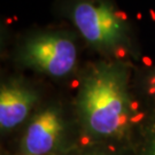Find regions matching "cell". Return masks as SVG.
Returning <instances> with one entry per match:
<instances>
[{
    "instance_id": "obj_4",
    "label": "cell",
    "mask_w": 155,
    "mask_h": 155,
    "mask_svg": "<svg viewBox=\"0 0 155 155\" xmlns=\"http://www.w3.org/2000/svg\"><path fill=\"white\" fill-rule=\"evenodd\" d=\"M63 122L60 113L47 108L29 123L21 141L20 155H48L60 144Z\"/></svg>"
},
{
    "instance_id": "obj_1",
    "label": "cell",
    "mask_w": 155,
    "mask_h": 155,
    "mask_svg": "<svg viewBox=\"0 0 155 155\" xmlns=\"http://www.w3.org/2000/svg\"><path fill=\"white\" fill-rule=\"evenodd\" d=\"M78 111L91 136L122 137L131 118L125 68L118 63H101L91 69L78 93Z\"/></svg>"
},
{
    "instance_id": "obj_7",
    "label": "cell",
    "mask_w": 155,
    "mask_h": 155,
    "mask_svg": "<svg viewBox=\"0 0 155 155\" xmlns=\"http://www.w3.org/2000/svg\"><path fill=\"white\" fill-rule=\"evenodd\" d=\"M148 155H155V137L153 139V141H152V144H150V152H148Z\"/></svg>"
},
{
    "instance_id": "obj_3",
    "label": "cell",
    "mask_w": 155,
    "mask_h": 155,
    "mask_svg": "<svg viewBox=\"0 0 155 155\" xmlns=\"http://www.w3.org/2000/svg\"><path fill=\"white\" fill-rule=\"evenodd\" d=\"M21 60L24 64L48 76L63 77L76 66L77 47L66 33H41L33 36L23 45Z\"/></svg>"
},
{
    "instance_id": "obj_8",
    "label": "cell",
    "mask_w": 155,
    "mask_h": 155,
    "mask_svg": "<svg viewBox=\"0 0 155 155\" xmlns=\"http://www.w3.org/2000/svg\"><path fill=\"white\" fill-rule=\"evenodd\" d=\"M85 155H95V154H85Z\"/></svg>"
},
{
    "instance_id": "obj_5",
    "label": "cell",
    "mask_w": 155,
    "mask_h": 155,
    "mask_svg": "<svg viewBox=\"0 0 155 155\" xmlns=\"http://www.w3.org/2000/svg\"><path fill=\"white\" fill-rule=\"evenodd\" d=\"M33 91L20 82L5 83L0 91V127L12 130L28 117L36 101Z\"/></svg>"
},
{
    "instance_id": "obj_6",
    "label": "cell",
    "mask_w": 155,
    "mask_h": 155,
    "mask_svg": "<svg viewBox=\"0 0 155 155\" xmlns=\"http://www.w3.org/2000/svg\"><path fill=\"white\" fill-rule=\"evenodd\" d=\"M150 91H152L153 93H155V71H154V74H153L152 78H150Z\"/></svg>"
},
{
    "instance_id": "obj_2",
    "label": "cell",
    "mask_w": 155,
    "mask_h": 155,
    "mask_svg": "<svg viewBox=\"0 0 155 155\" xmlns=\"http://www.w3.org/2000/svg\"><path fill=\"white\" fill-rule=\"evenodd\" d=\"M69 14L81 35L94 48L113 52L127 43V16L110 0H76Z\"/></svg>"
}]
</instances>
